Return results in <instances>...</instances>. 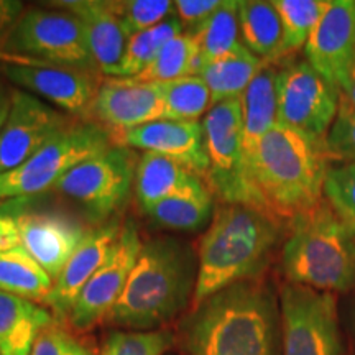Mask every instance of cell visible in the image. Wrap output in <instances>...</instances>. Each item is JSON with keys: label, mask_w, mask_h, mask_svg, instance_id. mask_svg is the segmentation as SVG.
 <instances>
[{"label": "cell", "mask_w": 355, "mask_h": 355, "mask_svg": "<svg viewBox=\"0 0 355 355\" xmlns=\"http://www.w3.org/2000/svg\"><path fill=\"white\" fill-rule=\"evenodd\" d=\"M340 94L345 97V101L349 102L350 105L355 109V69L352 71V74H350L349 81L345 86L343 87V91H340Z\"/></svg>", "instance_id": "41"}, {"label": "cell", "mask_w": 355, "mask_h": 355, "mask_svg": "<svg viewBox=\"0 0 355 355\" xmlns=\"http://www.w3.org/2000/svg\"><path fill=\"white\" fill-rule=\"evenodd\" d=\"M326 146L332 159L344 163L355 162V109L343 94L334 122L327 132Z\"/></svg>", "instance_id": "36"}, {"label": "cell", "mask_w": 355, "mask_h": 355, "mask_svg": "<svg viewBox=\"0 0 355 355\" xmlns=\"http://www.w3.org/2000/svg\"><path fill=\"white\" fill-rule=\"evenodd\" d=\"M32 355H94L92 349L66 329L60 321H53L38 336Z\"/></svg>", "instance_id": "37"}, {"label": "cell", "mask_w": 355, "mask_h": 355, "mask_svg": "<svg viewBox=\"0 0 355 355\" xmlns=\"http://www.w3.org/2000/svg\"><path fill=\"white\" fill-rule=\"evenodd\" d=\"M53 285L55 282L50 275L33 260L25 247L0 252V291L44 306Z\"/></svg>", "instance_id": "27"}, {"label": "cell", "mask_w": 355, "mask_h": 355, "mask_svg": "<svg viewBox=\"0 0 355 355\" xmlns=\"http://www.w3.org/2000/svg\"><path fill=\"white\" fill-rule=\"evenodd\" d=\"M76 121L40 97L10 87V109L0 132V175L19 168Z\"/></svg>", "instance_id": "14"}, {"label": "cell", "mask_w": 355, "mask_h": 355, "mask_svg": "<svg viewBox=\"0 0 355 355\" xmlns=\"http://www.w3.org/2000/svg\"><path fill=\"white\" fill-rule=\"evenodd\" d=\"M166 355H176V354H166Z\"/></svg>", "instance_id": "43"}, {"label": "cell", "mask_w": 355, "mask_h": 355, "mask_svg": "<svg viewBox=\"0 0 355 355\" xmlns=\"http://www.w3.org/2000/svg\"><path fill=\"white\" fill-rule=\"evenodd\" d=\"M191 35L198 42L202 68L232 53L242 44L237 0H222L219 8Z\"/></svg>", "instance_id": "28"}, {"label": "cell", "mask_w": 355, "mask_h": 355, "mask_svg": "<svg viewBox=\"0 0 355 355\" xmlns=\"http://www.w3.org/2000/svg\"><path fill=\"white\" fill-rule=\"evenodd\" d=\"M324 199L355 227V162L331 166L324 184Z\"/></svg>", "instance_id": "35"}, {"label": "cell", "mask_w": 355, "mask_h": 355, "mask_svg": "<svg viewBox=\"0 0 355 355\" xmlns=\"http://www.w3.org/2000/svg\"><path fill=\"white\" fill-rule=\"evenodd\" d=\"M202 181L201 176L176 163L175 159L157 153H141L135 175V198L141 211L146 212L155 204L183 193Z\"/></svg>", "instance_id": "23"}, {"label": "cell", "mask_w": 355, "mask_h": 355, "mask_svg": "<svg viewBox=\"0 0 355 355\" xmlns=\"http://www.w3.org/2000/svg\"><path fill=\"white\" fill-rule=\"evenodd\" d=\"M282 355H343L337 298L332 293L283 283Z\"/></svg>", "instance_id": "10"}, {"label": "cell", "mask_w": 355, "mask_h": 355, "mask_svg": "<svg viewBox=\"0 0 355 355\" xmlns=\"http://www.w3.org/2000/svg\"><path fill=\"white\" fill-rule=\"evenodd\" d=\"M303 50L311 68L343 91L355 69L354 0H329Z\"/></svg>", "instance_id": "16"}, {"label": "cell", "mask_w": 355, "mask_h": 355, "mask_svg": "<svg viewBox=\"0 0 355 355\" xmlns=\"http://www.w3.org/2000/svg\"><path fill=\"white\" fill-rule=\"evenodd\" d=\"M176 343L171 329H112L102 340L99 355H166Z\"/></svg>", "instance_id": "33"}, {"label": "cell", "mask_w": 355, "mask_h": 355, "mask_svg": "<svg viewBox=\"0 0 355 355\" xmlns=\"http://www.w3.org/2000/svg\"><path fill=\"white\" fill-rule=\"evenodd\" d=\"M288 283L311 290L347 293L355 288V227L324 199L290 222L282 248Z\"/></svg>", "instance_id": "5"}, {"label": "cell", "mask_w": 355, "mask_h": 355, "mask_svg": "<svg viewBox=\"0 0 355 355\" xmlns=\"http://www.w3.org/2000/svg\"><path fill=\"white\" fill-rule=\"evenodd\" d=\"M53 321L46 306L0 291V355H32L38 336Z\"/></svg>", "instance_id": "21"}, {"label": "cell", "mask_w": 355, "mask_h": 355, "mask_svg": "<svg viewBox=\"0 0 355 355\" xmlns=\"http://www.w3.org/2000/svg\"><path fill=\"white\" fill-rule=\"evenodd\" d=\"M8 109H10V89L3 87L0 91V132H2L3 123H6Z\"/></svg>", "instance_id": "40"}, {"label": "cell", "mask_w": 355, "mask_h": 355, "mask_svg": "<svg viewBox=\"0 0 355 355\" xmlns=\"http://www.w3.org/2000/svg\"><path fill=\"white\" fill-rule=\"evenodd\" d=\"M0 74L17 89L83 121H89L92 102L104 81L96 71L48 64L6 53H0Z\"/></svg>", "instance_id": "11"}, {"label": "cell", "mask_w": 355, "mask_h": 355, "mask_svg": "<svg viewBox=\"0 0 355 355\" xmlns=\"http://www.w3.org/2000/svg\"><path fill=\"white\" fill-rule=\"evenodd\" d=\"M277 76L278 68L275 63H265L241 97L243 150L248 165L261 139L278 123Z\"/></svg>", "instance_id": "22"}, {"label": "cell", "mask_w": 355, "mask_h": 355, "mask_svg": "<svg viewBox=\"0 0 355 355\" xmlns=\"http://www.w3.org/2000/svg\"><path fill=\"white\" fill-rule=\"evenodd\" d=\"M114 145L110 130L78 119L15 170L0 175V201L33 198L53 189L66 173Z\"/></svg>", "instance_id": "7"}, {"label": "cell", "mask_w": 355, "mask_h": 355, "mask_svg": "<svg viewBox=\"0 0 355 355\" xmlns=\"http://www.w3.org/2000/svg\"><path fill=\"white\" fill-rule=\"evenodd\" d=\"M122 219H114L107 224L94 227L78 247L73 257L64 265L63 272L56 278L50 296L46 298V306L51 311L56 321H68V316L76 303L79 293L87 285L97 270L109 259L110 252L117 242L122 229Z\"/></svg>", "instance_id": "19"}, {"label": "cell", "mask_w": 355, "mask_h": 355, "mask_svg": "<svg viewBox=\"0 0 355 355\" xmlns=\"http://www.w3.org/2000/svg\"><path fill=\"white\" fill-rule=\"evenodd\" d=\"M53 6L73 13L81 24L99 73L117 78L130 35L109 8L107 0H68Z\"/></svg>", "instance_id": "20"}, {"label": "cell", "mask_w": 355, "mask_h": 355, "mask_svg": "<svg viewBox=\"0 0 355 355\" xmlns=\"http://www.w3.org/2000/svg\"><path fill=\"white\" fill-rule=\"evenodd\" d=\"M202 128L209 158L206 183L214 196L224 204H245L270 214L248 170L243 150L241 99L212 105L204 115Z\"/></svg>", "instance_id": "8"}, {"label": "cell", "mask_w": 355, "mask_h": 355, "mask_svg": "<svg viewBox=\"0 0 355 355\" xmlns=\"http://www.w3.org/2000/svg\"><path fill=\"white\" fill-rule=\"evenodd\" d=\"M166 119L162 84L107 78L92 102L89 121L101 123L110 133L130 130Z\"/></svg>", "instance_id": "17"}, {"label": "cell", "mask_w": 355, "mask_h": 355, "mask_svg": "<svg viewBox=\"0 0 355 355\" xmlns=\"http://www.w3.org/2000/svg\"><path fill=\"white\" fill-rule=\"evenodd\" d=\"M331 159L326 140L277 123L261 139L248 168L270 214L291 222L324 201Z\"/></svg>", "instance_id": "4"}, {"label": "cell", "mask_w": 355, "mask_h": 355, "mask_svg": "<svg viewBox=\"0 0 355 355\" xmlns=\"http://www.w3.org/2000/svg\"><path fill=\"white\" fill-rule=\"evenodd\" d=\"M183 25L176 13L168 17L153 28L146 30V32L132 35L127 43L125 55H123L121 69H119V79H130L139 76L146 66L157 58L162 51V48L171 40H175L180 35H183Z\"/></svg>", "instance_id": "30"}, {"label": "cell", "mask_w": 355, "mask_h": 355, "mask_svg": "<svg viewBox=\"0 0 355 355\" xmlns=\"http://www.w3.org/2000/svg\"><path fill=\"white\" fill-rule=\"evenodd\" d=\"M162 84L166 119L199 121L212 107L211 92L201 76H186Z\"/></svg>", "instance_id": "32"}, {"label": "cell", "mask_w": 355, "mask_h": 355, "mask_svg": "<svg viewBox=\"0 0 355 355\" xmlns=\"http://www.w3.org/2000/svg\"><path fill=\"white\" fill-rule=\"evenodd\" d=\"M278 123L318 140H326L340 102V91L311 68L293 61L278 69Z\"/></svg>", "instance_id": "12"}, {"label": "cell", "mask_w": 355, "mask_h": 355, "mask_svg": "<svg viewBox=\"0 0 355 355\" xmlns=\"http://www.w3.org/2000/svg\"><path fill=\"white\" fill-rule=\"evenodd\" d=\"M139 158L135 150L110 145L66 173L53 191L81 207L96 227L119 219L135 191Z\"/></svg>", "instance_id": "6"}, {"label": "cell", "mask_w": 355, "mask_h": 355, "mask_svg": "<svg viewBox=\"0 0 355 355\" xmlns=\"http://www.w3.org/2000/svg\"><path fill=\"white\" fill-rule=\"evenodd\" d=\"M0 53L99 73L76 17L53 6L26 8Z\"/></svg>", "instance_id": "9"}, {"label": "cell", "mask_w": 355, "mask_h": 355, "mask_svg": "<svg viewBox=\"0 0 355 355\" xmlns=\"http://www.w3.org/2000/svg\"><path fill=\"white\" fill-rule=\"evenodd\" d=\"M198 252L188 242L162 235L144 242L121 300L105 322L114 329H166L193 306Z\"/></svg>", "instance_id": "2"}, {"label": "cell", "mask_w": 355, "mask_h": 355, "mask_svg": "<svg viewBox=\"0 0 355 355\" xmlns=\"http://www.w3.org/2000/svg\"><path fill=\"white\" fill-rule=\"evenodd\" d=\"M114 144L139 150L144 153H157L175 159L206 180L209 158L206 152L202 122L199 121H155L130 130L114 132Z\"/></svg>", "instance_id": "18"}, {"label": "cell", "mask_w": 355, "mask_h": 355, "mask_svg": "<svg viewBox=\"0 0 355 355\" xmlns=\"http://www.w3.org/2000/svg\"><path fill=\"white\" fill-rule=\"evenodd\" d=\"M222 0H178L175 13L183 25L184 33H193L214 13Z\"/></svg>", "instance_id": "38"}, {"label": "cell", "mask_w": 355, "mask_h": 355, "mask_svg": "<svg viewBox=\"0 0 355 355\" xmlns=\"http://www.w3.org/2000/svg\"><path fill=\"white\" fill-rule=\"evenodd\" d=\"M180 334L188 355H282L279 296L261 277L234 283L191 308Z\"/></svg>", "instance_id": "1"}, {"label": "cell", "mask_w": 355, "mask_h": 355, "mask_svg": "<svg viewBox=\"0 0 355 355\" xmlns=\"http://www.w3.org/2000/svg\"><path fill=\"white\" fill-rule=\"evenodd\" d=\"M352 355H355V354H352Z\"/></svg>", "instance_id": "44"}, {"label": "cell", "mask_w": 355, "mask_h": 355, "mask_svg": "<svg viewBox=\"0 0 355 355\" xmlns=\"http://www.w3.org/2000/svg\"><path fill=\"white\" fill-rule=\"evenodd\" d=\"M263 64L265 61L241 44L229 55L204 66L199 76L209 87L212 105L230 99H241Z\"/></svg>", "instance_id": "26"}, {"label": "cell", "mask_w": 355, "mask_h": 355, "mask_svg": "<svg viewBox=\"0 0 355 355\" xmlns=\"http://www.w3.org/2000/svg\"><path fill=\"white\" fill-rule=\"evenodd\" d=\"M239 26L242 44L265 63L283 58V26L273 2H239Z\"/></svg>", "instance_id": "25"}, {"label": "cell", "mask_w": 355, "mask_h": 355, "mask_svg": "<svg viewBox=\"0 0 355 355\" xmlns=\"http://www.w3.org/2000/svg\"><path fill=\"white\" fill-rule=\"evenodd\" d=\"M329 0H275L283 26V56L306 46Z\"/></svg>", "instance_id": "31"}, {"label": "cell", "mask_w": 355, "mask_h": 355, "mask_svg": "<svg viewBox=\"0 0 355 355\" xmlns=\"http://www.w3.org/2000/svg\"><path fill=\"white\" fill-rule=\"evenodd\" d=\"M214 198L209 184L202 180L183 193L155 204L145 214L158 227L194 232L211 224L216 211Z\"/></svg>", "instance_id": "24"}, {"label": "cell", "mask_w": 355, "mask_h": 355, "mask_svg": "<svg viewBox=\"0 0 355 355\" xmlns=\"http://www.w3.org/2000/svg\"><path fill=\"white\" fill-rule=\"evenodd\" d=\"M201 69L196 38L183 33L166 43L152 63L139 76L130 79L139 83H170L186 76H199Z\"/></svg>", "instance_id": "29"}, {"label": "cell", "mask_w": 355, "mask_h": 355, "mask_svg": "<svg viewBox=\"0 0 355 355\" xmlns=\"http://www.w3.org/2000/svg\"><path fill=\"white\" fill-rule=\"evenodd\" d=\"M2 89H3V84H2V83H0V91H2Z\"/></svg>", "instance_id": "42"}, {"label": "cell", "mask_w": 355, "mask_h": 355, "mask_svg": "<svg viewBox=\"0 0 355 355\" xmlns=\"http://www.w3.org/2000/svg\"><path fill=\"white\" fill-rule=\"evenodd\" d=\"M0 202L17 220L26 252L56 282L91 230L83 222L61 212L32 209L25 206L24 199Z\"/></svg>", "instance_id": "15"}, {"label": "cell", "mask_w": 355, "mask_h": 355, "mask_svg": "<svg viewBox=\"0 0 355 355\" xmlns=\"http://www.w3.org/2000/svg\"><path fill=\"white\" fill-rule=\"evenodd\" d=\"M107 6L130 37L153 28L175 13V2L170 0H107Z\"/></svg>", "instance_id": "34"}, {"label": "cell", "mask_w": 355, "mask_h": 355, "mask_svg": "<svg viewBox=\"0 0 355 355\" xmlns=\"http://www.w3.org/2000/svg\"><path fill=\"white\" fill-rule=\"evenodd\" d=\"M279 239L282 224L275 216L245 204L220 202L198 247L191 308L234 283L261 277Z\"/></svg>", "instance_id": "3"}, {"label": "cell", "mask_w": 355, "mask_h": 355, "mask_svg": "<svg viewBox=\"0 0 355 355\" xmlns=\"http://www.w3.org/2000/svg\"><path fill=\"white\" fill-rule=\"evenodd\" d=\"M25 10V3L19 0H0V48Z\"/></svg>", "instance_id": "39"}, {"label": "cell", "mask_w": 355, "mask_h": 355, "mask_svg": "<svg viewBox=\"0 0 355 355\" xmlns=\"http://www.w3.org/2000/svg\"><path fill=\"white\" fill-rule=\"evenodd\" d=\"M141 245L144 241L135 222L132 219L123 222L109 259L92 275L71 309L68 322L73 329L86 332L107 319L125 290Z\"/></svg>", "instance_id": "13"}]
</instances>
